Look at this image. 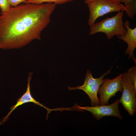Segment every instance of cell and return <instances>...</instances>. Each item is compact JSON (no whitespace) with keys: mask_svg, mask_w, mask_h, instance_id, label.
<instances>
[{"mask_svg":"<svg viewBox=\"0 0 136 136\" xmlns=\"http://www.w3.org/2000/svg\"><path fill=\"white\" fill-rule=\"evenodd\" d=\"M56 5L21 4L12 7L0 17V49H18L35 39L51 22Z\"/></svg>","mask_w":136,"mask_h":136,"instance_id":"6da1fadb","label":"cell"},{"mask_svg":"<svg viewBox=\"0 0 136 136\" xmlns=\"http://www.w3.org/2000/svg\"><path fill=\"white\" fill-rule=\"evenodd\" d=\"M123 15V12L119 11L115 16L95 23L90 27V35L103 32L110 39L115 36H118L125 34L127 30L124 26Z\"/></svg>","mask_w":136,"mask_h":136,"instance_id":"7a4b0ae2","label":"cell"},{"mask_svg":"<svg viewBox=\"0 0 136 136\" xmlns=\"http://www.w3.org/2000/svg\"><path fill=\"white\" fill-rule=\"evenodd\" d=\"M87 5L89 12L88 23L90 27L98 18L106 14L126 10L125 7L121 3L111 0H94Z\"/></svg>","mask_w":136,"mask_h":136,"instance_id":"3957f363","label":"cell"},{"mask_svg":"<svg viewBox=\"0 0 136 136\" xmlns=\"http://www.w3.org/2000/svg\"><path fill=\"white\" fill-rule=\"evenodd\" d=\"M113 67V65L106 72L97 78H94L90 71L88 70L86 72L84 83L83 85L72 87L68 86V89L69 90L77 89L82 90L87 95L90 99L92 106L100 105L97 93L100 87L103 83L104 77L111 73Z\"/></svg>","mask_w":136,"mask_h":136,"instance_id":"277c9868","label":"cell"},{"mask_svg":"<svg viewBox=\"0 0 136 136\" xmlns=\"http://www.w3.org/2000/svg\"><path fill=\"white\" fill-rule=\"evenodd\" d=\"M121 83L123 91L119 103L130 116H133L136 112V88L126 72L122 73Z\"/></svg>","mask_w":136,"mask_h":136,"instance_id":"5b68a950","label":"cell"},{"mask_svg":"<svg viewBox=\"0 0 136 136\" xmlns=\"http://www.w3.org/2000/svg\"><path fill=\"white\" fill-rule=\"evenodd\" d=\"M122 73L112 79H104L103 82L100 87L98 93L99 94L100 105L109 104L110 98L115 96L118 92H122L121 83Z\"/></svg>","mask_w":136,"mask_h":136,"instance_id":"8992f818","label":"cell"},{"mask_svg":"<svg viewBox=\"0 0 136 136\" xmlns=\"http://www.w3.org/2000/svg\"><path fill=\"white\" fill-rule=\"evenodd\" d=\"M119 99H117L114 103L108 105H99L92 107H81L76 105L75 109L80 110L87 111L91 113L93 117L97 120H100L102 118L108 116H112L118 118L123 119L119 110Z\"/></svg>","mask_w":136,"mask_h":136,"instance_id":"52a82bcc","label":"cell"},{"mask_svg":"<svg viewBox=\"0 0 136 136\" xmlns=\"http://www.w3.org/2000/svg\"><path fill=\"white\" fill-rule=\"evenodd\" d=\"M32 74V73L30 72L29 73L27 80V88L26 91L17 100L16 104L11 107L10 109V111L6 116L3 118L2 121L0 122V124H3L4 122L7 120L9 116L17 107L25 104L32 103L45 108L47 111V117H48L49 114L52 111V110L49 109L37 101L32 96L31 93L30 88V81L31 80Z\"/></svg>","mask_w":136,"mask_h":136,"instance_id":"ba28073f","label":"cell"},{"mask_svg":"<svg viewBox=\"0 0 136 136\" xmlns=\"http://www.w3.org/2000/svg\"><path fill=\"white\" fill-rule=\"evenodd\" d=\"M124 26L126 29V33L117 37L126 43L127 47L125 54L128 55V58L133 59L136 63L134 52L136 48V27L133 29L130 28V22L128 20L126 21L124 23Z\"/></svg>","mask_w":136,"mask_h":136,"instance_id":"9c48e42d","label":"cell"},{"mask_svg":"<svg viewBox=\"0 0 136 136\" xmlns=\"http://www.w3.org/2000/svg\"><path fill=\"white\" fill-rule=\"evenodd\" d=\"M74 0H28L24 3H34L41 4L44 3H52L56 5L66 3L73 1Z\"/></svg>","mask_w":136,"mask_h":136,"instance_id":"30bf717a","label":"cell"},{"mask_svg":"<svg viewBox=\"0 0 136 136\" xmlns=\"http://www.w3.org/2000/svg\"><path fill=\"white\" fill-rule=\"evenodd\" d=\"M125 11L126 15L130 18L133 19L136 14V0L126 6Z\"/></svg>","mask_w":136,"mask_h":136,"instance_id":"8fae6325","label":"cell"},{"mask_svg":"<svg viewBox=\"0 0 136 136\" xmlns=\"http://www.w3.org/2000/svg\"><path fill=\"white\" fill-rule=\"evenodd\" d=\"M132 81L136 88V66L134 65L129 68L126 72Z\"/></svg>","mask_w":136,"mask_h":136,"instance_id":"7c38bea8","label":"cell"},{"mask_svg":"<svg viewBox=\"0 0 136 136\" xmlns=\"http://www.w3.org/2000/svg\"><path fill=\"white\" fill-rule=\"evenodd\" d=\"M11 7L8 0H0V9L1 14L7 12Z\"/></svg>","mask_w":136,"mask_h":136,"instance_id":"4fadbf2b","label":"cell"},{"mask_svg":"<svg viewBox=\"0 0 136 136\" xmlns=\"http://www.w3.org/2000/svg\"><path fill=\"white\" fill-rule=\"evenodd\" d=\"M28 0H8L9 2L12 7L16 6L21 3H24Z\"/></svg>","mask_w":136,"mask_h":136,"instance_id":"5bb4252c","label":"cell"},{"mask_svg":"<svg viewBox=\"0 0 136 136\" xmlns=\"http://www.w3.org/2000/svg\"><path fill=\"white\" fill-rule=\"evenodd\" d=\"M135 0H122L121 3H124V6H126L132 3Z\"/></svg>","mask_w":136,"mask_h":136,"instance_id":"9a60e30c","label":"cell"},{"mask_svg":"<svg viewBox=\"0 0 136 136\" xmlns=\"http://www.w3.org/2000/svg\"><path fill=\"white\" fill-rule=\"evenodd\" d=\"M94 0H85L84 3L86 4H88Z\"/></svg>","mask_w":136,"mask_h":136,"instance_id":"2e32d148","label":"cell"},{"mask_svg":"<svg viewBox=\"0 0 136 136\" xmlns=\"http://www.w3.org/2000/svg\"><path fill=\"white\" fill-rule=\"evenodd\" d=\"M116 2H118V3H121L122 0H111Z\"/></svg>","mask_w":136,"mask_h":136,"instance_id":"e0dca14e","label":"cell"},{"mask_svg":"<svg viewBox=\"0 0 136 136\" xmlns=\"http://www.w3.org/2000/svg\"><path fill=\"white\" fill-rule=\"evenodd\" d=\"M1 12H0V17H1Z\"/></svg>","mask_w":136,"mask_h":136,"instance_id":"ac0fdd59","label":"cell"}]
</instances>
